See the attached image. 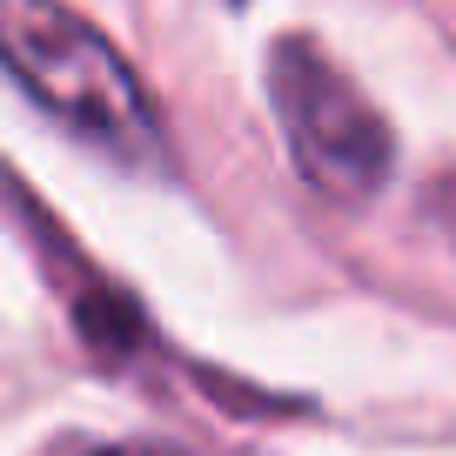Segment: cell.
<instances>
[{"label":"cell","mask_w":456,"mask_h":456,"mask_svg":"<svg viewBox=\"0 0 456 456\" xmlns=\"http://www.w3.org/2000/svg\"><path fill=\"white\" fill-rule=\"evenodd\" d=\"M429 215H436V222L456 235V175H443V182L429 188Z\"/></svg>","instance_id":"3"},{"label":"cell","mask_w":456,"mask_h":456,"mask_svg":"<svg viewBox=\"0 0 456 456\" xmlns=\"http://www.w3.org/2000/svg\"><path fill=\"white\" fill-rule=\"evenodd\" d=\"M0 68L74 142L121 168H168V128L121 47L61 0H0Z\"/></svg>","instance_id":"1"},{"label":"cell","mask_w":456,"mask_h":456,"mask_svg":"<svg viewBox=\"0 0 456 456\" xmlns=\"http://www.w3.org/2000/svg\"><path fill=\"white\" fill-rule=\"evenodd\" d=\"M94 456H175V450H155V443H121V450H94Z\"/></svg>","instance_id":"4"},{"label":"cell","mask_w":456,"mask_h":456,"mask_svg":"<svg viewBox=\"0 0 456 456\" xmlns=\"http://www.w3.org/2000/svg\"><path fill=\"white\" fill-rule=\"evenodd\" d=\"M269 94H275V121H282V142L296 155L302 182L315 195L342 201V208L376 201V188L389 182V161H396V134L370 108V94L309 34H282L275 41Z\"/></svg>","instance_id":"2"}]
</instances>
